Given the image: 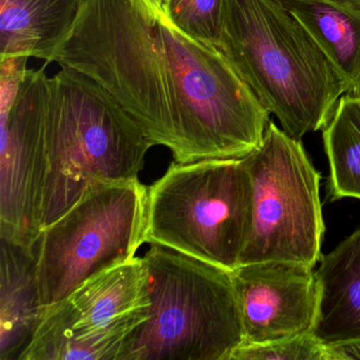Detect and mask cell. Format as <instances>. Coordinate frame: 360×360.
<instances>
[{
    "label": "cell",
    "instance_id": "1",
    "mask_svg": "<svg viewBox=\"0 0 360 360\" xmlns=\"http://www.w3.org/2000/svg\"><path fill=\"white\" fill-rule=\"evenodd\" d=\"M218 48L296 140L323 130L347 94L330 58L279 0H224Z\"/></svg>",
    "mask_w": 360,
    "mask_h": 360
},
{
    "label": "cell",
    "instance_id": "2",
    "mask_svg": "<svg viewBox=\"0 0 360 360\" xmlns=\"http://www.w3.org/2000/svg\"><path fill=\"white\" fill-rule=\"evenodd\" d=\"M153 146L110 94L62 68L50 79L37 191L39 235L94 185L139 179Z\"/></svg>",
    "mask_w": 360,
    "mask_h": 360
},
{
    "label": "cell",
    "instance_id": "3",
    "mask_svg": "<svg viewBox=\"0 0 360 360\" xmlns=\"http://www.w3.org/2000/svg\"><path fill=\"white\" fill-rule=\"evenodd\" d=\"M52 63L98 84L155 146L174 150L172 75L158 18L142 0H85Z\"/></svg>",
    "mask_w": 360,
    "mask_h": 360
},
{
    "label": "cell",
    "instance_id": "4",
    "mask_svg": "<svg viewBox=\"0 0 360 360\" xmlns=\"http://www.w3.org/2000/svg\"><path fill=\"white\" fill-rule=\"evenodd\" d=\"M143 259L150 307L120 360H231L244 342L231 271L160 245Z\"/></svg>",
    "mask_w": 360,
    "mask_h": 360
},
{
    "label": "cell",
    "instance_id": "5",
    "mask_svg": "<svg viewBox=\"0 0 360 360\" xmlns=\"http://www.w3.org/2000/svg\"><path fill=\"white\" fill-rule=\"evenodd\" d=\"M176 98L178 163L242 159L262 142L271 113L217 46L158 18Z\"/></svg>",
    "mask_w": 360,
    "mask_h": 360
},
{
    "label": "cell",
    "instance_id": "6",
    "mask_svg": "<svg viewBox=\"0 0 360 360\" xmlns=\"http://www.w3.org/2000/svg\"><path fill=\"white\" fill-rule=\"evenodd\" d=\"M252 224V183L242 159L174 161L148 188L146 243L226 271L241 264Z\"/></svg>",
    "mask_w": 360,
    "mask_h": 360
},
{
    "label": "cell",
    "instance_id": "7",
    "mask_svg": "<svg viewBox=\"0 0 360 360\" xmlns=\"http://www.w3.org/2000/svg\"><path fill=\"white\" fill-rule=\"evenodd\" d=\"M147 203L148 188L139 179L100 183L41 231L37 275L43 309L136 257L146 243Z\"/></svg>",
    "mask_w": 360,
    "mask_h": 360
},
{
    "label": "cell",
    "instance_id": "8",
    "mask_svg": "<svg viewBox=\"0 0 360 360\" xmlns=\"http://www.w3.org/2000/svg\"><path fill=\"white\" fill-rule=\"evenodd\" d=\"M252 183V224L241 264L284 261L315 267L324 226L317 172L301 140L269 121L243 158Z\"/></svg>",
    "mask_w": 360,
    "mask_h": 360
},
{
    "label": "cell",
    "instance_id": "9",
    "mask_svg": "<svg viewBox=\"0 0 360 360\" xmlns=\"http://www.w3.org/2000/svg\"><path fill=\"white\" fill-rule=\"evenodd\" d=\"M149 307L146 264L134 257L44 307L20 360H120Z\"/></svg>",
    "mask_w": 360,
    "mask_h": 360
},
{
    "label": "cell",
    "instance_id": "10",
    "mask_svg": "<svg viewBox=\"0 0 360 360\" xmlns=\"http://www.w3.org/2000/svg\"><path fill=\"white\" fill-rule=\"evenodd\" d=\"M28 69L15 96L0 94V238L35 248L37 191L50 100L46 66Z\"/></svg>",
    "mask_w": 360,
    "mask_h": 360
},
{
    "label": "cell",
    "instance_id": "11",
    "mask_svg": "<svg viewBox=\"0 0 360 360\" xmlns=\"http://www.w3.org/2000/svg\"><path fill=\"white\" fill-rule=\"evenodd\" d=\"M231 276L243 328L242 345L311 330L318 305L315 267L265 261L240 265Z\"/></svg>",
    "mask_w": 360,
    "mask_h": 360
},
{
    "label": "cell",
    "instance_id": "12",
    "mask_svg": "<svg viewBox=\"0 0 360 360\" xmlns=\"http://www.w3.org/2000/svg\"><path fill=\"white\" fill-rule=\"evenodd\" d=\"M319 262L311 333L326 347L360 340V226Z\"/></svg>",
    "mask_w": 360,
    "mask_h": 360
},
{
    "label": "cell",
    "instance_id": "13",
    "mask_svg": "<svg viewBox=\"0 0 360 360\" xmlns=\"http://www.w3.org/2000/svg\"><path fill=\"white\" fill-rule=\"evenodd\" d=\"M85 0H0V58L27 56L52 63Z\"/></svg>",
    "mask_w": 360,
    "mask_h": 360
},
{
    "label": "cell",
    "instance_id": "14",
    "mask_svg": "<svg viewBox=\"0 0 360 360\" xmlns=\"http://www.w3.org/2000/svg\"><path fill=\"white\" fill-rule=\"evenodd\" d=\"M37 246L1 240L0 360H20L41 320Z\"/></svg>",
    "mask_w": 360,
    "mask_h": 360
},
{
    "label": "cell",
    "instance_id": "15",
    "mask_svg": "<svg viewBox=\"0 0 360 360\" xmlns=\"http://www.w3.org/2000/svg\"><path fill=\"white\" fill-rule=\"evenodd\" d=\"M326 54L347 85L360 96V18L328 0H279Z\"/></svg>",
    "mask_w": 360,
    "mask_h": 360
},
{
    "label": "cell",
    "instance_id": "16",
    "mask_svg": "<svg viewBox=\"0 0 360 360\" xmlns=\"http://www.w3.org/2000/svg\"><path fill=\"white\" fill-rule=\"evenodd\" d=\"M322 138L330 163L328 199L360 200V96H341Z\"/></svg>",
    "mask_w": 360,
    "mask_h": 360
},
{
    "label": "cell",
    "instance_id": "17",
    "mask_svg": "<svg viewBox=\"0 0 360 360\" xmlns=\"http://www.w3.org/2000/svg\"><path fill=\"white\" fill-rule=\"evenodd\" d=\"M224 0H165L167 20L181 32L218 47Z\"/></svg>",
    "mask_w": 360,
    "mask_h": 360
},
{
    "label": "cell",
    "instance_id": "18",
    "mask_svg": "<svg viewBox=\"0 0 360 360\" xmlns=\"http://www.w3.org/2000/svg\"><path fill=\"white\" fill-rule=\"evenodd\" d=\"M231 360H330L328 347L311 330L262 345H242Z\"/></svg>",
    "mask_w": 360,
    "mask_h": 360
},
{
    "label": "cell",
    "instance_id": "19",
    "mask_svg": "<svg viewBox=\"0 0 360 360\" xmlns=\"http://www.w3.org/2000/svg\"><path fill=\"white\" fill-rule=\"evenodd\" d=\"M330 360H360V340L328 345Z\"/></svg>",
    "mask_w": 360,
    "mask_h": 360
},
{
    "label": "cell",
    "instance_id": "20",
    "mask_svg": "<svg viewBox=\"0 0 360 360\" xmlns=\"http://www.w3.org/2000/svg\"><path fill=\"white\" fill-rule=\"evenodd\" d=\"M328 1L360 18V0H328Z\"/></svg>",
    "mask_w": 360,
    "mask_h": 360
},
{
    "label": "cell",
    "instance_id": "21",
    "mask_svg": "<svg viewBox=\"0 0 360 360\" xmlns=\"http://www.w3.org/2000/svg\"><path fill=\"white\" fill-rule=\"evenodd\" d=\"M142 1L155 18H158L165 15V11H164V1L165 0H142Z\"/></svg>",
    "mask_w": 360,
    "mask_h": 360
}]
</instances>
